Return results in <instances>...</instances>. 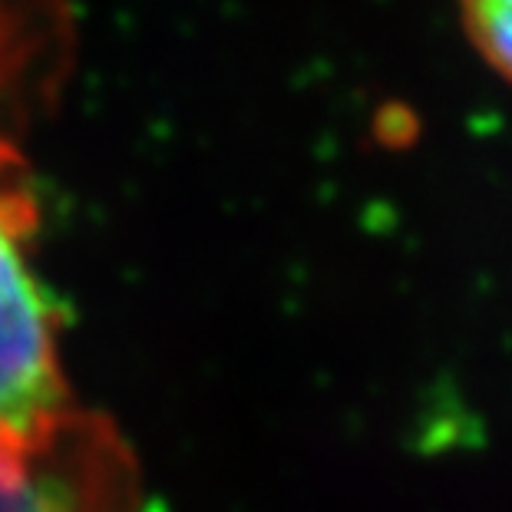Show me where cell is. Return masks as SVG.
Listing matches in <instances>:
<instances>
[{
	"mask_svg": "<svg viewBox=\"0 0 512 512\" xmlns=\"http://www.w3.org/2000/svg\"><path fill=\"white\" fill-rule=\"evenodd\" d=\"M460 17L486 67L512 83V0H460Z\"/></svg>",
	"mask_w": 512,
	"mask_h": 512,
	"instance_id": "cell-2",
	"label": "cell"
},
{
	"mask_svg": "<svg viewBox=\"0 0 512 512\" xmlns=\"http://www.w3.org/2000/svg\"><path fill=\"white\" fill-rule=\"evenodd\" d=\"M40 195L0 139V493L20 496L76 427L60 364V314L34 268Z\"/></svg>",
	"mask_w": 512,
	"mask_h": 512,
	"instance_id": "cell-1",
	"label": "cell"
}]
</instances>
